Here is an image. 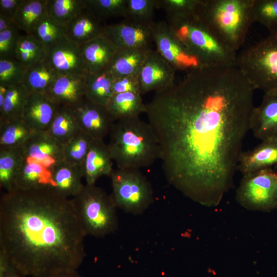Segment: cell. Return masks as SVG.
Here are the masks:
<instances>
[{
    "label": "cell",
    "instance_id": "6da1fadb",
    "mask_svg": "<svg viewBox=\"0 0 277 277\" xmlns=\"http://www.w3.org/2000/svg\"><path fill=\"white\" fill-rule=\"evenodd\" d=\"M253 89L236 66L189 71L146 104L169 184L217 205L233 186L254 107Z\"/></svg>",
    "mask_w": 277,
    "mask_h": 277
},
{
    "label": "cell",
    "instance_id": "7a4b0ae2",
    "mask_svg": "<svg viewBox=\"0 0 277 277\" xmlns=\"http://www.w3.org/2000/svg\"><path fill=\"white\" fill-rule=\"evenodd\" d=\"M86 234L72 199L51 187L6 192L0 200V250L27 277L76 270Z\"/></svg>",
    "mask_w": 277,
    "mask_h": 277
},
{
    "label": "cell",
    "instance_id": "3957f363",
    "mask_svg": "<svg viewBox=\"0 0 277 277\" xmlns=\"http://www.w3.org/2000/svg\"><path fill=\"white\" fill-rule=\"evenodd\" d=\"M109 135L107 145L117 168L140 169L160 158V146L151 126L139 116L115 121Z\"/></svg>",
    "mask_w": 277,
    "mask_h": 277
},
{
    "label": "cell",
    "instance_id": "277c9868",
    "mask_svg": "<svg viewBox=\"0 0 277 277\" xmlns=\"http://www.w3.org/2000/svg\"><path fill=\"white\" fill-rule=\"evenodd\" d=\"M254 0H200L195 14L222 44L236 52L254 22Z\"/></svg>",
    "mask_w": 277,
    "mask_h": 277
},
{
    "label": "cell",
    "instance_id": "5b68a950",
    "mask_svg": "<svg viewBox=\"0 0 277 277\" xmlns=\"http://www.w3.org/2000/svg\"><path fill=\"white\" fill-rule=\"evenodd\" d=\"M175 35L205 67L236 66L237 53L220 43L193 14L169 18Z\"/></svg>",
    "mask_w": 277,
    "mask_h": 277
},
{
    "label": "cell",
    "instance_id": "8992f818",
    "mask_svg": "<svg viewBox=\"0 0 277 277\" xmlns=\"http://www.w3.org/2000/svg\"><path fill=\"white\" fill-rule=\"evenodd\" d=\"M87 235L103 238L118 229L117 207L111 195L95 185H84L72 198Z\"/></svg>",
    "mask_w": 277,
    "mask_h": 277
},
{
    "label": "cell",
    "instance_id": "52a82bcc",
    "mask_svg": "<svg viewBox=\"0 0 277 277\" xmlns=\"http://www.w3.org/2000/svg\"><path fill=\"white\" fill-rule=\"evenodd\" d=\"M236 66L253 90H277V30L241 51Z\"/></svg>",
    "mask_w": 277,
    "mask_h": 277
},
{
    "label": "cell",
    "instance_id": "ba28073f",
    "mask_svg": "<svg viewBox=\"0 0 277 277\" xmlns=\"http://www.w3.org/2000/svg\"><path fill=\"white\" fill-rule=\"evenodd\" d=\"M110 177L111 195L117 208L126 213L140 215L153 203L152 186L140 169L117 168Z\"/></svg>",
    "mask_w": 277,
    "mask_h": 277
},
{
    "label": "cell",
    "instance_id": "9c48e42d",
    "mask_svg": "<svg viewBox=\"0 0 277 277\" xmlns=\"http://www.w3.org/2000/svg\"><path fill=\"white\" fill-rule=\"evenodd\" d=\"M236 200L251 210L277 209V172L266 168L244 174L236 191Z\"/></svg>",
    "mask_w": 277,
    "mask_h": 277
},
{
    "label": "cell",
    "instance_id": "30bf717a",
    "mask_svg": "<svg viewBox=\"0 0 277 277\" xmlns=\"http://www.w3.org/2000/svg\"><path fill=\"white\" fill-rule=\"evenodd\" d=\"M150 29L156 50L176 71L187 72L205 67L183 44L167 22H154Z\"/></svg>",
    "mask_w": 277,
    "mask_h": 277
},
{
    "label": "cell",
    "instance_id": "8fae6325",
    "mask_svg": "<svg viewBox=\"0 0 277 277\" xmlns=\"http://www.w3.org/2000/svg\"><path fill=\"white\" fill-rule=\"evenodd\" d=\"M175 72L156 50L150 49L138 74L141 94L169 89L175 84Z\"/></svg>",
    "mask_w": 277,
    "mask_h": 277
},
{
    "label": "cell",
    "instance_id": "7c38bea8",
    "mask_svg": "<svg viewBox=\"0 0 277 277\" xmlns=\"http://www.w3.org/2000/svg\"><path fill=\"white\" fill-rule=\"evenodd\" d=\"M81 130L94 140H103L109 134L114 121L106 106L98 105L86 98L72 108Z\"/></svg>",
    "mask_w": 277,
    "mask_h": 277
},
{
    "label": "cell",
    "instance_id": "4fadbf2b",
    "mask_svg": "<svg viewBox=\"0 0 277 277\" xmlns=\"http://www.w3.org/2000/svg\"><path fill=\"white\" fill-rule=\"evenodd\" d=\"M102 35L117 48L151 49L153 42L151 29L127 20L105 25Z\"/></svg>",
    "mask_w": 277,
    "mask_h": 277
},
{
    "label": "cell",
    "instance_id": "5bb4252c",
    "mask_svg": "<svg viewBox=\"0 0 277 277\" xmlns=\"http://www.w3.org/2000/svg\"><path fill=\"white\" fill-rule=\"evenodd\" d=\"M249 130L262 141L277 138V90L264 92L261 104L253 107Z\"/></svg>",
    "mask_w": 277,
    "mask_h": 277
},
{
    "label": "cell",
    "instance_id": "9a60e30c",
    "mask_svg": "<svg viewBox=\"0 0 277 277\" xmlns=\"http://www.w3.org/2000/svg\"><path fill=\"white\" fill-rule=\"evenodd\" d=\"M22 148L26 159L39 163L49 170L64 161V145L46 131H36Z\"/></svg>",
    "mask_w": 277,
    "mask_h": 277
},
{
    "label": "cell",
    "instance_id": "2e32d148",
    "mask_svg": "<svg viewBox=\"0 0 277 277\" xmlns=\"http://www.w3.org/2000/svg\"><path fill=\"white\" fill-rule=\"evenodd\" d=\"M46 58L62 75H85L80 46L67 37L46 50Z\"/></svg>",
    "mask_w": 277,
    "mask_h": 277
},
{
    "label": "cell",
    "instance_id": "e0dca14e",
    "mask_svg": "<svg viewBox=\"0 0 277 277\" xmlns=\"http://www.w3.org/2000/svg\"><path fill=\"white\" fill-rule=\"evenodd\" d=\"M46 94L57 105L73 108L85 98V75L61 74Z\"/></svg>",
    "mask_w": 277,
    "mask_h": 277
},
{
    "label": "cell",
    "instance_id": "ac0fdd59",
    "mask_svg": "<svg viewBox=\"0 0 277 277\" xmlns=\"http://www.w3.org/2000/svg\"><path fill=\"white\" fill-rule=\"evenodd\" d=\"M59 106L46 93H30L22 118L34 130L46 131Z\"/></svg>",
    "mask_w": 277,
    "mask_h": 277
},
{
    "label": "cell",
    "instance_id": "d6986e66",
    "mask_svg": "<svg viewBox=\"0 0 277 277\" xmlns=\"http://www.w3.org/2000/svg\"><path fill=\"white\" fill-rule=\"evenodd\" d=\"M79 46L86 73H91L107 69L117 48L103 35Z\"/></svg>",
    "mask_w": 277,
    "mask_h": 277
},
{
    "label": "cell",
    "instance_id": "ffe728a7",
    "mask_svg": "<svg viewBox=\"0 0 277 277\" xmlns=\"http://www.w3.org/2000/svg\"><path fill=\"white\" fill-rule=\"evenodd\" d=\"M51 176V187L59 195L72 198L82 189L84 185L83 165L68 163L63 161L50 170Z\"/></svg>",
    "mask_w": 277,
    "mask_h": 277
},
{
    "label": "cell",
    "instance_id": "44dd1931",
    "mask_svg": "<svg viewBox=\"0 0 277 277\" xmlns=\"http://www.w3.org/2000/svg\"><path fill=\"white\" fill-rule=\"evenodd\" d=\"M277 165V138L262 141L252 150L242 151L238 168L243 175Z\"/></svg>",
    "mask_w": 277,
    "mask_h": 277
},
{
    "label": "cell",
    "instance_id": "7402d4cb",
    "mask_svg": "<svg viewBox=\"0 0 277 277\" xmlns=\"http://www.w3.org/2000/svg\"><path fill=\"white\" fill-rule=\"evenodd\" d=\"M112 161L107 144L104 140H94L83 163L86 184L95 185L100 177L110 176L114 170Z\"/></svg>",
    "mask_w": 277,
    "mask_h": 277
},
{
    "label": "cell",
    "instance_id": "603a6c76",
    "mask_svg": "<svg viewBox=\"0 0 277 277\" xmlns=\"http://www.w3.org/2000/svg\"><path fill=\"white\" fill-rule=\"evenodd\" d=\"M87 8L65 28L66 36L78 45L102 35L105 25Z\"/></svg>",
    "mask_w": 277,
    "mask_h": 277
},
{
    "label": "cell",
    "instance_id": "cb8c5ba5",
    "mask_svg": "<svg viewBox=\"0 0 277 277\" xmlns=\"http://www.w3.org/2000/svg\"><path fill=\"white\" fill-rule=\"evenodd\" d=\"M150 49L117 48L107 69L114 78L138 75Z\"/></svg>",
    "mask_w": 277,
    "mask_h": 277
},
{
    "label": "cell",
    "instance_id": "d4e9b609",
    "mask_svg": "<svg viewBox=\"0 0 277 277\" xmlns=\"http://www.w3.org/2000/svg\"><path fill=\"white\" fill-rule=\"evenodd\" d=\"M51 185L50 170L39 163L26 159L16 176L14 189L33 190Z\"/></svg>",
    "mask_w": 277,
    "mask_h": 277
},
{
    "label": "cell",
    "instance_id": "484cf974",
    "mask_svg": "<svg viewBox=\"0 0 277 277\" xmlns=\"http://www.w3.org/2000/svg\"><path fill=\"white\" fill-rule=\"evenodd\" d=\"M141 94L136 92L114 93L106 106V109L114 121L139 116L146 111Z\"/></svg>",
    "mask_w": 277,
    "mask_h": 277
},
{
    "label": "cell",
    "instance_id": "4316f807",
    "mask_svg": "<svg viewBox=\"0 0 277 277\" xmlns=\"http://www.w3.org/2000/svg\"><path fill=\"white\" fill-rule=\"evenodd\" d=\"M60 75L46 58L26 68L23 84L30 93H46Z\"/></svg>",
    "mask_w": 277,
    "mask_h": 277
},
{
    "label": "cell",
    "instance_id": "83f0119b",
    "mask_svg": "<svg viewBox=\"0 0 277 277\" xmlns=\"http://www.w3.org/2000/svg\"><path fill=\"white\" fill-rule=\"evenodd\" d=\"M25 159L22 147H0V186L6 192L14 189L16 176Z\"/></svg>",
    "mask_w": 277,
    "mask_h": 277
},
{
    "label": "cell",
    "instance_id": "f1b7e54d",
    "mask_svg": "<svg viewBox=\"0 0 277 277\" xmlns=\"http://www.w3.org/2000/svg\"><path fill=\"white\" fill-rule=\"evenodd\" d=\"M85 98L93 103L106 106L113 94L114 77L108 69L97 73H86Z\"/></svg>",
    "mask_w": 277,
    "mask_h": 277
},
{
    "label": "cell",
    "instance_id": "f546056e",
    "mask_svg": "<svg viewBox=\"0 0 277 277\" xmlns=\"http://www.w3.org/2000/svg\"><path fill=\"white\" fill-rule=\"evenodd\" d=\"M46 131L64 145L82 131L73 109L68 107L60 106Z\"/></svg>",
    "mask_w": 277,
    "mask_h": 277
},
{
    "label": "cell",
    "instance_id": "4dcf8cb0",
    "mask_svg": "<svg viewBox=\"0 0 277 277\" xmlns=\"http://www.w3.org/2000/svg\"><path fill=\"white\" fill-rule=\"evenodd\" d=\"M36 131L22 117L0 122V147H22Z\"/></svg>",
    "mask_w": 277,
    "mask_h": 277
},
{
    "label": "cell",
    "instance_id": "1f68e13d",
    "mask_svg": "<svg viewBox=\"0 0 277 277\" xmlns=\"http://www.w3.org/2000/svg\"><path fill=\"white\" fill-rule=\"evenodd\" d=\"M47 0H24L18 9L14 21L27 34H32L37 24L47 15Z\"/></svg>",
    "mask_w": 277,
    "mask_h": 277
},
{
    "label": "cell",
    "instance_id": "d6a6232c",
    "mask_svg": "<svg viewBox=\"0 0 277 277\" xmlns=\"http://www.w3.org/2000/svg\"><path fill=\"white\" fill-rule=\"evenodd\" d=\"M44 46L33 35H20L16 42L14 57L28 68L46 58Z\"/></svg>",
    "mask_w": 277,
    "mask_h": 277
},
{
    "label": "cell",
    "instance_id": "836d02e7",
    "mask_svg": "<svg viewBox=\"0 0 277 277\" xmlns=\"http://www.w3.org/2000/svg\"><path fill=\"white\" fill-rule=\"evenodd\" d=\"M29 95L23 83L7 87L3 105L0 108V122L22 117Z\"/></svg>",
    "mask_w": 277,
    "mask_h": 277
},
{
    "label": "cell",
    "instance_id": "e575fe53",
    "mask_svg": "<svg viewBox=\"0 0 277 277\" xmlns=\"http://www.w3.org/2000/svg\"><path fill=\"white\" fill-rule=\"evenodd\" d=\"M87 8L85 0H47L48 15L64 27Z\"/></svg>",
    "mask_w": 277,
    "mask_h": 277
},
{
    "label": "cell",
    "instance_id": "d590c367",
    "mask_svg": "<svg viewBox=\"0 0 277 277\" xmlns=\"http://www.w3.org/2000/svg\"><path fill=\"white\" fill-rule=\"evenodd\" d=\"M157 0H127L125 18L132 23L150 28Z\"/></svg>",
    "mask_w": 277,
    "mask_h": 277
},
{
    "label": "cell",
    "instance_id": "8d00e7d4",
    "mask_svg": "<svg viewBox=\"0 0 277 277\" xmlns=\"http://www.w3.org/2000/svg\"><path fill=\"white\" fill-rule=\"evenodd\" d=\"M33 35L46 50L66 38L65 28L47 15L37 24Z\"/></svg>",
    "mask_w": 277,
    "mask_h": 277
},
{
    "label": "cell",
    "instance_id": "74e56055",
    "mask_svg": "<svg viewBox=\"0 0 277 277\" xmlns=\"http://www.w3.org/2000/svg\"><path fill=\"white\" fill-rule=\"evenodd\" d=\"M93 141L85 133H78L64 145V161L71 164L83 165Z\"/></svg>",
    "mask_w": 277,
    "mask_h": 277
},
{
    "label": "cell",
    "instance_id": "f35d334b",
    "mask_svg": "<svg viewBox=\"0 0 277 277\" xmlns=\"http://www.w3.org/2000/svg\"><path fill=\"white\" fill-rule=\"evenodd\" d=\"M87 8L102 20V18L125 17L127 0H85Z\"/></svg>",
    "mask_w": 277,
    "mask_h": 277
},
{
    "label": "cell",
    "instance_id": "ab89813d",
    "mask_svg": "<svg viewBox=\"0 0 277 277\" xmlns=\"http://www.w3.org/2000/svg\"><path fill=\"white\" fill-rule=\"evenodd\" d=\"M252 12L254 22L269 32L277 30V0H254Z\"/></svg>",
    "mask_w": 277,
    "mask_h": 277
},
{
    "label": "cell",
    "instance_id": "60d3db41",
    "mask_svg": "<svg viewBox=\"0 0 277 277\" xmlns=\"http://www.w3.org/2000/svg\"><path fill=\"white\" fill-rule=\"evenodd\" d=\"M26 69L14 58L0 59V85L9 87L23 83Z\"/></svg>",
    "mask_w": 277,
    "mask_h": 277
},
{
    "label": "cell",
    "instance_id": "b9f144b4",
    "mask_svg": "<svg viewBox=\"0 0 277 277\" xmlns=\"http://www.w3.org/2000/svg\"><path fill=\"white\" fill-rule=\"evenodd\" d=\"M200 0H157V7L166 12L167 18L195 12Z\"/></svg>",
    "mask_w": 277,
    "mask_h": 277
},
{
    "label": "cell",
    "instance_id": "7bdbcfd3",
    "mask_svg": "<svg viewBox=\"0 0 277 277\" xmlns=\"http://www.w3.org/2000/svg\"><path fill=\"white\" fill-rule=\"evenodd\" d=\"M19 28L16 25L0 32V59L14 58L16 42L20 35Z\"/></svg>",
    "mask_w": 277,
    "mask_h": 277
},
{
    "label": "cell",
    "instance_id": "ee69618b",
    "mask_svg": "<svg viewBox=\"0 0 277 277\" xmlns=\"http://www.w3.org/2000/svg\"><path fill=\"white\" fill-rule=\"evenodd\" d=\"M112 89L113 94L124 92L141 94L138 74L125 75L114 78Z\"/></svg>",
    "mask_w": 277,
    "mask_h": 277
},
{
    "label": "cell",
    "instance_id": "f6af8a7d",
    "mask_svg": "<svg viewBox=\"0 0 277 277\" xmlns=\"http://www.w3.org/2000/svg\"><path fill=\"white\" fill-rule=\"evenodd\" d=\"M24 0H0V14L14 19L15 15Z\"/></svg>",
    "mask_w": 277,
    "mask_h": 277
},
{
    "label": "cell",
    "instance_id": "bcb514c9",
    "mask_svg": "<svg viewBox=\"0 0 277 277\" xmlns=\"http://www.w3.org/2000/svg\"><path fill=\"white\" fill-rule=\"evenodd\" d=\"M0 277H27L18 272L10 264L7 268L0 271Z\"/></svg>",
    "mask_w": 277,
    "mask_h": 277
},
{
    "label": "cell",
    "instance_id": "7dc6e473",
    "mask_svg": "<svg viewBox=\"0 0 277 277\" xmlns=\"http://www.w3.org/2000/svg\"><path fill=\"white\" fill-rule=\"evenodd\" d=\"M15 24L13 19L0 14V32L8 29Z\"/></svg>",
    "mask_w": 277,
    "mask_h": 277
},
{
    "label": "cell",
    "instance_id": "c3c4849f",
    "mask_svg": "<svg viewBox=\"0 0 277 277\" xmlns=\"http://www.w3.org/2000/svg\"><path fill=\"white\" fill-rule=\"evenodd\" d=\"M44 277H83L76 270L61 272Z\"/></svg>",
    "mask_w": 277,
    "mask_h": 277
},
{
    "label": "cell",
    "instance_id": "681fc988",
    "mask_svg": "<svg viewBox=\"0 0 277 277\" xmlns=\"http://www.w3.org/2000/svg\"><path fill=\"white\" fill-rule=\"evenodd\" d=\"M7 90V87L0 85V108L3 105Z\"/></svg>",
    "mask_w": 277,
    "mask_h": 277
}]
</instances>
